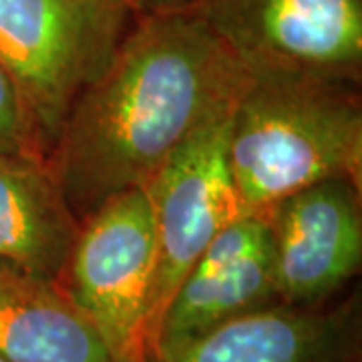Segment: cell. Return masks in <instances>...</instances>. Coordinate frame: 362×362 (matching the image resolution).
<instances>
[{
    "label": "cell",
    "mask_w": 362,
    "mask_h": 362,
    "mask_svg": "<svg viewBox=\"0 0 362 362\" xmlns=\"http://www.w3.org/2000/svg\"><path fill=\"white\" fill-rule=\"evenodd\" d=\"M0 153L42 157L23 101L2 65H0Z\"/></svg>",
    "instance_id": "cell-12"
},
{
    "label": "cell",
    "mask_w": 362,
    "mask_h": 362,
    "mask_svg": "<svg viewBox=\"0 0 362 362\" xmlns=\"http://www.w3.org/2000/svg\"><path fill=\"white\" fill-rule=\"evenodd\" d=\"M278 302L268 218L246 214L214 238L181 282L163 314L151 356Z\"/></svg>",
    "instance_id": "cell-9"
},
{
    "label": "cell",
    "mask_w": 362,
    "mask_h": 362,
    "mask_svg": "<svg viewBox=\"0 0 362 362\" xmlns=\"http://www.w3.org/2000/svg\"><path fill=\"white\" fill-rule=\"evenodd\" d=\"M0 356L8 362H111L57 278L0 262Z\"/></svg>",
    "instance_id": "cell-10"
},
{
    "label": "cell",
    "mask_w": 362,
    "mask_h": 362,
    "mask_svg": "<svg viewBox=\"0 0 362 362\" xmlns=\"http://www.w3.org/2000/svg\"><path fill=\"white\" fill-rule=\"evenodd\" d=\"M77 228L42 157L0 153V262L59 280Z\"/></svg>",
    "instance_id": "cell-11"
},
{
    "label": "cell",
    "mask_w": 362,
    "mask_h": 362,
    "mask_svg": "<svg viewBox=\"0 0 362 362\" xmlns=\"http://www.w3.org/2000/svg\"><path fill=\"white\" fill-rule=\"evenodd\" d=\"M131 21L125 0H0V65L45 159L78 93L109 65Z\"/></svg>",
    "instance_id": "cell-3"
},
{
    "label": "cell",
    "mask_w": 362,
    "mask_h": 362,
    "mask_svg": "<svg viewBox=\"0 0 362 362\" xmlns=\"http://www.w3.org/2000/svg\"><path fill=\"white\" fill-rule=\"evenodd\" d=\"M233 109L183 143L145 185L156 221L147 358L156 350L163 314L185 276L226 226L246 216L230 168Z\"/></svg>",
    "instance_id": "cell-6"
},
{
    "label": "cell",
    "mask_w": 362,
    "mask_h": 362,
    "mask_svg": "<svg viewBox=\"0 0 362 362\" xmlns=\"http://www.w3.org/2000/svg\"><path fill=\"white\" fill-rule=\"evenodd\" d=\"M0 362H8V361H4V358H2V356H0Z\"/></svg>",
    "instance_id": "cell-14"
},
{
    "label": "cell",
    "mask_w": 362,
    "mask_h": 362,
    "mask_svg": "<svg viewBox=\"0 0 362 362\" xmlns=\"http://www.w3.org/2000/svg\"><path fill=\"white\" fill-rule=\"evenodd\" d=\"M230 168L246 214L324 180L362 185L361 85L250 77L233 109Z\"/></svg>",
    "instance_id": "cell-2"
},
{
    "label": "cell",
    "mask_w": 362,
    "mask_h": 362,
    "mask_svg": "<svg viewBox=\"0 0 362 362\" xmlns=\"http://www.w3.org/2000/svg\"><path fill=\"white\" fill-rule=\"evenodd\" d=\"M153 272L156 221L145 187L113 195L78 221L59 284L97 330L111 362L147 361Z\"/></svg>",
    "instance_id": "cell-4"
},
{
    "label": "cell",
    "mask_w": 362,
    "mask_h": 362,
    "mask_svg": "<svg viewBox=\"0 0 362 362\" xmlns=\"http://www.w3.org/2000/svg\"><path fill=\"white\" fill-rule=\"evenodd\" d=\"M189 13L252 78L361 85L362 0H202Z\"/></svg>",
    "instance_id": "cell-5"
},
{
    "label": "cell",
    "mask_w": 362,
    "mask_h": 362,
    "mask_svg": "<svg viewBox=\"0 0 362 362\" xmlns=\"http://www.w3.org/2000/svg\"><path fill=\"white\" fill-rule=\"evenodd\" d=\"M145 362H362V300L272 304L163 349Z\"/></svg>",
    "instance_id": "cell-8"
},
{
    "label": "cell",
    "mask_w": 362,
    "mask_h": 362,
    "mask_svg": "<svg viewBox=\"0 0 362 362\" xmlns=\"http://www.w3.org/2000/svg\"><path fill=\"white\" fill-rule=\"evenodd\" d=\"M202 0H125L133 16L145 14H168V13H189Z\"/></svg>",
    "instance_id": "cell-13"
},
{
    "label": "cell",
    "mask_w": 362,
    "mask_h": 362,
    "mask_svg": "<svg viewBox=\"0 0 362 362\" xmlns=\"http://www.w3.org/2000/svg\"><path fill=\"white\" fill-rule=\"evenodd\" d=\"M361 183L334 177L286 195L266 211L282 304H324L361 272Z\"/></svg>",
    "instance_id": "cell-7"
},
{
    "label": "cell",
    "mask_w": 362,
    "mask_h": 362,
    "mask_svg": "<svg viewBox=\"0 0 362 362\" xmlns=\"http://www.w3.org/2000/svg\"><path fill=\"white\" fill-rule=\"evenodd\" d=\"M247 83L250 75L197 14L133 16L45 159L75 220L113 195L145 187L183 143L232 111Z\"/></svg>",
    "instance_id": "cell-1"
}]
</instances>
